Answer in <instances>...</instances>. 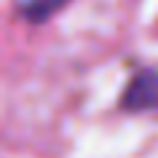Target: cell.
<instances>
[{
	"label": "cell",
	"instance_id": "obj_1",
	"mask_svg": "<svg viewBox=\"0 0 158 158\" xmlns=\"http://www.w3.org/2000/svg\"><path fill=\"white\" fill-rule=\"evenodd\" d=\"M124 111H153L158 108V71L148 69L140 71L129 82L124 98H121Z\"/></svg>",
	"mask_w": 158,
	"mask_h": 158
},
{
	"label": "cell",
	"instance_id": "obj_2",
	"mask_svg": "<svg viewBox=\"0 0 158 158\" xmlns=\"http://www.w3.org/2000/svg\"><path fill=\"white\" fill-rule=\"evenodd\" d=\"M63 3H66V0H29L24 13H27V19H32V21H42V19H48L53 11H58Z\"/></svg>",
	"mask_w": 158,
	"mask_h": 158
}]
</instances>
